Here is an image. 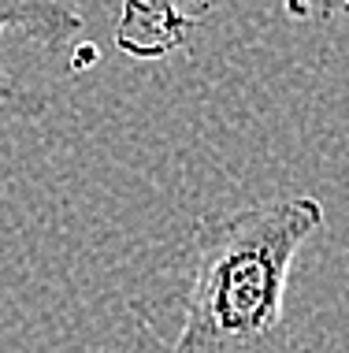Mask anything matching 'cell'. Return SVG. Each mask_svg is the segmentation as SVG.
I'll return each mask as SVG.
<instances>
[{
    "mask_svg": "<svg viewBox=\"0 0 349 353\" xmlns=\"http://www.w3.org/2000/svg\"><path fill=\"white\" fill-rule=\"evenodd\" d=\"M190 26H193V19L178 15L164 0H127L116 41L123 52L141 56V60H156V56L175 52L186 41Z\"/></svg>",
    "mask_w": 349,
    "mask_h": 353,
    "instance_id": "obj_2",
    "label": "cell"
},
{
    "mask_svg": "<svg viewBox=\"0 0 349 353\" xmlns=\"http://www.w3.org/2000/svg\"><path fill=\"white\" fill-rule=\"evenodd\" d=\"M290 19L297 23H331V19H349V0H282Z\"/></svg>",
    "mask_w": 349,
    "mask_h": 353,
    "instance_id": "obj_4",
    "label": "cell"
},
{
    "mask_svg": "<svg viewBox=\"0 0 349 353\" xmlns=\"http://www.w3.org/2000/svg\"><path fill=\"white\" fill-rule=\"evenodd\" d=\"M319 227L324 205L313 194L264 197L201 219L171 353H279L290 272Z\"/></svg>",
    "mask_w": 349,
    "mask_h": 353,
    "instance_id": "obj_1",
    "label": "cell"
},
{
    "mask_svg": "<svg viewBox=\"0 0 349 353\" xmlns=\"http://www.w3.org/2000/svg\"><path fill=\"white\" fill-rule=\"evenodd\" d=\"M8 30L56 49L82 30V15L67 0H0V37Z\"/></svg>",
    "mask_w": 349,
    "mask_h": 353,
    "instance_id": "obj_3",
    "label": "cell"
},
{
    "mask_svg": "<svg viewBox=\"0 0 349 353\" xmlns=\"http://www.w3.org/2000/svg\"><path fill=\"white\" fill-rule=\"evenodd\" d=\"M186 4H193V0H186Z\"/></svg>",
    "mask_w": 349,
    "mask_h": 353,
    "instance_id": "obj_5",
    "label": "cell"
}]
</instances>
